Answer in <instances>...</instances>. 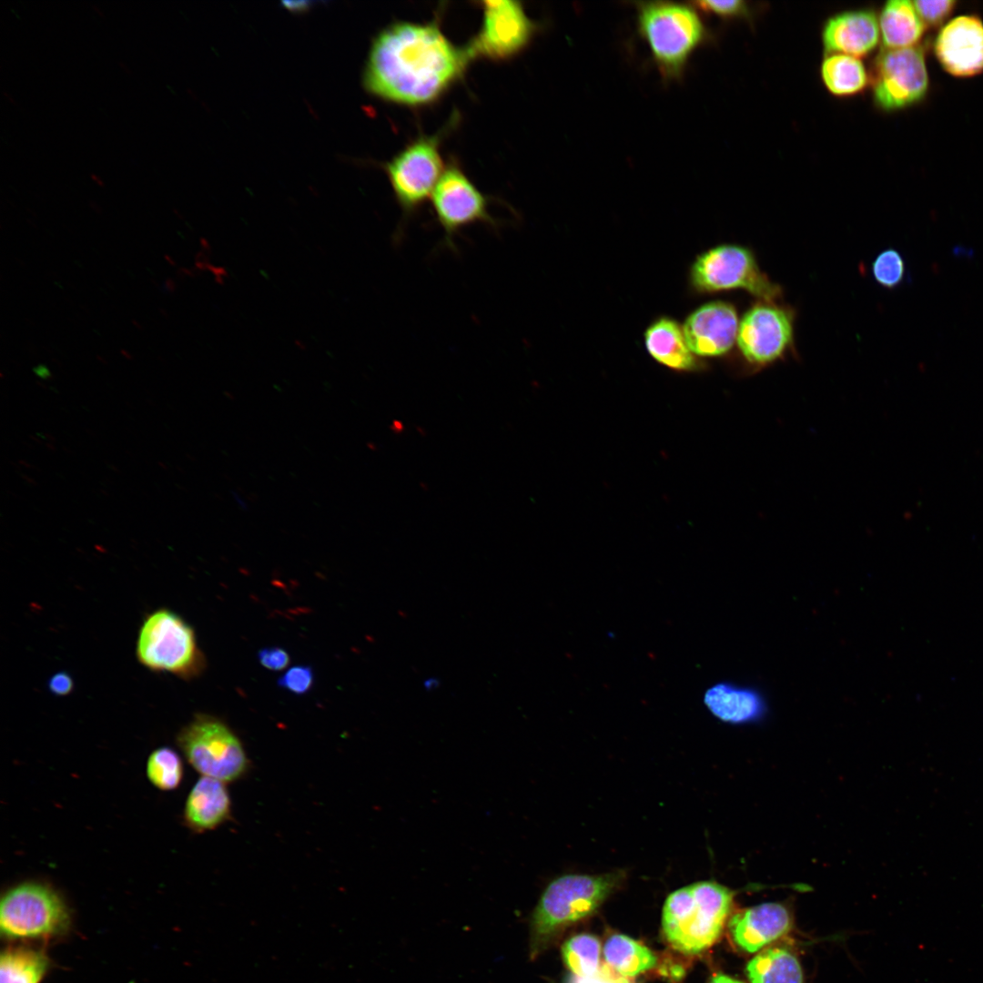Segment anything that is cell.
Masks as SVG:
<instances>
[{"label": "cell", "mask_w": 983, "mask_h": 983, "mask_svg": "<svg viewBox=\"0 0 983 983\" xmlns=\"http://www.w3.org/2000/svg\"><path fill=\"white\" fill-rule=\"evenodd\" d=\"M471 58L467 46L452 44L436 22L399 21L373 39L364 86L390 102L429 104L462 75Z\"/></svg>", "instance_id": "6da1fadb"}, {"label": "cell", "mask_w": 983, "mask_h": 983, "mask_svg": "<svg viewBox=\"0 0 983 983\" xmlns=\"http://www.w3.org/2000/svg\"><path fill=\"white\" fill-rule=\"evenodd\" d=\"M623 874H568L551 881L530 919L529 956L537 958L570 925L592 915L623 882Z\"/></svg>", "instance_id": "7a4b0ae2"}, {"label": "cell", "mask_w": 983, "mask_h": 983, "mask_svg": "<svg viewBox=\"0 0 983 983\" xmlns=\"http://www.w3.org/2000/svg\"><path fill=\"white\" fill-rule=\"evenodd\" d=\"M734 892L714 881H700L672 892L663 907L664 938L675 950L699 954L720 937Z\"/></svg>", "instance_id": "3957f363"}, {"label": "cell", "mask_w": 983, "mask_h": 983, "mask_svg": "<svg viewBox=\"0 0 983 983\" xmlns=\"http://www.w3.org/2000/svg\"><path fill=\"white\" fill-rule=\"evenodd\" d=\"M636 29L665 81L682 78L693 54L708 37L698 10L690 3H634Z\"/></svg>", "instance_id": "277c9868"}, {"label": "cell", "mask_w": 983, "mask_h": 983, "mask_svg": "<svg viewBox=\"0 0 983 983\" xmlns=\"http://www.w3.org/2000/svg\"><path fill=\"white\" fill-rule=\"evenodd\" d=\"M69 909L58 892L35 881L20 883L2 897L0 929L9 940H49L66 935Z\"/></svg>", "instance_id": "5b68a950"}, {"label": "cell", "mask_w": 983, "mask_h": 983, "mask_svg": "<svg viewBox=\"0 0 983 983\" xmlns=\"http://www.w3.org/2000/svg\"><path fill=\"white\" fill-rule=\"evenodd\" d=\"M136 652L138 662L154 672L188 679L204 668V656L193 628L167 608L157 609L145 618Z\"/></svg>", "instance_id": "8992f818"}, {"label": "cell", "mask_w": 983, "mask_h": 983, "mask_svg": "<svg viewBox=\"0 0 983 983\" xmlns=\"http://www.w3.org/2000/svg\"><path fill=\"white\" fill-rule=\"evenodd\" d=\"M177 742L187 762L202 776L232 783L242 778L250 766L238 736L217 717L195 715L180 730Z\"/></svg>", "instance_id": "52a82bcc"}, {"label": "cell", "mask_w": 983, "mask_h": 983, "mask_svg": "<svg viewBox=\"0 0 983 983\" xmlns=\"http://www.w3.org/2000/svg\"><path fill=\"white\" fill-rule=\"evenodd\" d=\"M691 277L700 291L716 292L742 289L760 300L775 301L781 288L760 269L751 249L725 244L708 249L697 257Z\"/></svg>", "instance_id": "ba28073f"}, {"label": "cell", "mask_w": 983, "mask_h": 983, "mask_svg": "<svg viewBox=\"0 0 983 983\" xmlns=\"http://www.w3.org/2000/svg\"><path fill=\"white\" fill-rule=\"evenodd\" d=\"M444 168L437 136L417 138L387 164L389 180L402 211L400 235L405 222L431 196Z\"/></svg>", "instance_id": "9c48e42d"}, {"label": "cell", "mask_w": 983, "mask_h": 983, "mask_svg": "<svg viewBox=\"0 0 983 983\" xmlns=\"http://www.w3.org/2000/svg\"><path fill=\"white\" fill-rule=\"evenodd\" d=\"M928 89L924 50L919 46L886 49L875 63L873 92L883 110H898L921 101Z\"/></svg>", "instance_id": "30bf717a"}, {"label": "cell", "mask_w": 983, "mask_h": 983, "mask_svg": "<svg viewBox=\"0 0 983 983\" xmlns=\"http://www.w3.org/2000/svg\"><path fill=\"white\" fill-rule=\"evenodd\" d=\"M431 198L444 241L451 248L454 238L467 227L476 223L498 227L489 212L487 198L457 166L444 168Z\"/></svg>", "instance_id": "8fae6325"}, {"label": "cell", "mask_w": 983, "mask_h": 983, "mask_svg": "<svg viewBox=\"0 0 983 983\" xmlns=\"http://www.w3.org/2000/svg\"><path fill=\"white\" fill-rule=\"evenodd\" d=\"M481 6V29L467 45L472 58H508L522 50L538 29L519 1L485 0Z\"/></svg>", "instance_id": "7c38bea8"}, {"label": "cell", "mask_w": 983, "mask_h": 983, "mask_svg": "<svg viewBox=\"0 0 983 983\" xmlns=\"http://www.w3.org/2000/svg\"><path fill=\"white\" fill-rule=\"evenodd\" d=\"M793 313L774 301L759 300L739 322L737 345L742 355L756 365L781 357L793 342Z\"/></svg>", "instance_id": "4fadbf2b"}, {"label": "cell", "mask_w": 983, "mask_h": 983, "mask_svg": "<svg viewBox=\"0 0 983 983\" xmlns=\"http://www.w3.org/2000/svg\"><path fill=\"white\" fill-rule=\"evenodd\" d=\"M934 52L944 70L954 76L983 73V22L976 15L952 19L937 35Z\"/></svg>", "instance_id": "5bb4252c"}, {"label": "cell", "mask_w": 983, "mask_h": 983, "mask_svg": "<svg viewBox=\"0 0 983 983\" xmlns=\"http://www.w3.org/2000/svg\"><path fill=\"white\" fill-rule=\"evenodd\" d=\"M738 327L735 307L717 300L706 303L691 313L683 331L694 354L715 357L730 350L737 338Z\"/></svg>", "instance_id": "9a60e30c"}, {"label": "cell", "mask_w": 983, "mask_h": 983, "mask_svg": "<svg viewBox=\"0 0 983 983\" xmlns=\"http://www.w3.org/2000/svg\"><path fill=\"white\" fill-rule=\"evenodd\" d=\"M792 927V917L783 904L762 903L745 908L732 917L729 930L735 945L747 953L760 951L786 935Z\"/></svg>", "instance_id": "2e32d148"}, {"label": "cell", "mask_w": 983, "mask_h": 983, "mask_svg": "<svg viewBox=\"0 0 983 983\" xmlns=\"http://www.w3.org/2000/svg\"><path fill=\"white\" fill-rule=\"evenodd\" d=\"M878 19L870 10L846 11L830 17L824 25L822 38L828 54L861 57L878 45Z\"/></svg>", "instance_id": "e0dca14e"}, {"label": "cell", "mask_w": 983, "mask_h": 983, "mask_svg": "<svg viewBox=\"0 0 983 983\" xmlns=\"http://www.w3.org/2000/svg\"><path fill=\"white\" fill-rule=\"evenodd\" d=\"M219 780L201 776L186 800L184 821L194 832L203 833L218 828L231 818V800Z\"/></svg>", "instance_id": "ac0fdd59"}, {"label": "cell", "mask_w": 983, "mask_h": 983, "mask_svg": "<svg viewBox=\"0 0 983 983\" xmlns=\"http://www.w3.org/2000/svg\"><path fill=\"white\" fill-rule=\"evenodd\" d=\"M704 703L718 719L730 724H746L764 716L766 704L756 689L720 682L710 686L704 693Z\"/></svg>", "instance_id": "d6986e66"}, {"label": "cell", "mask_w": 983, "mask_h": 983, "mask_svg": "<svg viewBox=\"0 0 983 983\" xmlns=\"http://www.w3.org/2000/svg\"><path fill=\"white\" fill-rule=\"evenodd\" d=\"M878 25L886 49L917 46L926 28L913 2L907 0L887 2L881 10Z\"/></svg>", "instance_id": "ffe728a7"}, {"label": "cell", "mask_w": 983, "mask_h": 983, "mask_svg": "<svg viewBox=\"0 0 983 983\" xmlns=\"http://www.w3.org/2000/svg\"><path fill=\"white\" fill-rule=\"evenodd\" d=\"M645 346L658 362L675 370H691L695 366L684 331L670 319L654 322L644 335Z\"/></svg>", "instance_id": "44dd1931"}, {"label": "cell", "mask_w": 983, "mask_h": 983, "mask_svg": "<svg viewBox=\"0 0 983 983\" xmlns=\"http://www.w3.org/2000/svg\"><path fill=\"white\" fill-rule=\"evenodd\" d=\"M745 971L751 983H804L797 958L783 948L761 951L749 960Z\"/></svg>", "instance_id": "7402d4cb"}, {"label": "cell", "mask_w": 983, "mask_h": 983, "mask_svg": "<svg viewBox=\"0 0 983 983\" xmlns=\"http://www.w3.org/2000/svg\"><path fill=\"white\" fill-rule=\"evenodd\" d=\"M821 76L827 90L837 96L856 95L865 89L869 81L862 61L843 54H828L825 57Z\"/></svg>", "instance_id": "603a6c76"}, {"label": "cell", "mask_w": 983, "mask_h": 983, "mask_svg": "<svg viewBox=\"0 0 983 983\" xmlns=\"http://www.w3.org/2000/svg\"><path fill=\"white\" fill-rule=\"evenodd\" d=\"M606 964L620 974L633 978L657 964L654 953L644 944L622 934H613L603 946Z\"/></svg>", "instance_id": "cb8c5ba5"}, {"label": "cell", "mask_w": 983, "mask_h": 983, "mask_svg": "<svg viewBox=\"0 0 983 983\" xmlns=\"http://www.w3.org/2000/svg\"><path fill=\"white\" fill-rule=\"evenodd\" d=\"M49 965L42 949L9 947L1 954L0 983H40Z\"/></svg>", "instance_id": "d4e9b609"}, {"label": "cell", "mask_w": 983, "mask_h": 983, "mask_svg": "<svg viewBox=\"0 0 983 983\" xmlns=\"http://www.w3.org/2000/svg\"><path fill=\"white\" fill-rule=\"evenodd\" d=\"M601 945L591 934H578L566 940L562 947V957L566 967L576 977L593 974L601 966Z\"/></svg>", "instance_id": "484cf974"}, {"label": "cell", "mask_w": 983, "mask_h": 983, "mask_svg": "<svg viewBox=\"0 0 983 983\" xmlns=\"http://www.w3.org/2000/svg\"><path fill=\"white\" fill-rule=\"evenodd\" d=\"M183 763L170 747L153 751L147 763V775L152 785L161 790L177 788L183 778Z\"/></svg>", "instance_id": "4316f807"}, {"label": "cell", "mask_w": 983, "mask_h": 983, "mask_svg": "<svg viewBox=\"0 0 983 983\" xmlns=\"http://www.w3.org/2000/svg\"><path fill=\"white\" fill-rule=\"evenodd\" d=\"M905 271L904 259L895 248L883 250L872 263L874 279L887 289H895L900 285L904 279Z\"/></svg>", "instance_id": "83f0119b"}, {"label": "cell", "mask_w": 983, "mask_h": 983, "mask_svg": "<svg viewBox=\"0 0 983 983\" xmlns=\"http://www.w3.org/2000/svg\"><path fill=\"white\" fill-rule=\"evenodd\" d=\"M913 5L925 25H941L955 8L956 2L951 0L914 1Z\"/></svg>", "instance_id": "f1b7e54d"}, {"label": "cell", "mask_w": 983, "mask_h": 983, "mask_svg": "<svg viewBox=\"0 0 983 983\" xmlns=\"http://www.w3.org/2000/svg\"><path fill=\"white\" fill-rule=\"evenodd\" d=\"M313 684V670L308 665L293 666L278 680L279 686L295 694L308 693L312 688Z\"/></svg>", "instance_id": "f546056e"}, {"label": "cell", "mask_w": 983, "mask_h": 983, "mask_svg": "<svg viewBox=\"0 0 983 983\" xmlns=\"http://www.w3.org/2000/svg\"><path fill=\"white\" fill-rule=\"evenodd\" d=\"M691 4L700 11L714 15L721 18H735L747 14L745 2L734 1H695Z\"/></svg>", "instance_id": "4dcf8cb0"}, {"label": "cell", "mask_w": 983, "mask_h": 983, "mask_svg": "<svg viewBox=\"0 0 983 983\" xmlns=\"http://www.w3.org/2000/svg\"><path fill=\"white\" fill-rule=\"evenodd\" d=\"M567 983H633L632 978L623 976L610 967L608 964H601L600 968L587 977H576L573 975Z\"/></svg>", "instance_id": "1f68e13d"}, {"label": "cell", "mask_w": 983, "mask_h": 983, "mask_svg": "<svg viewBox=\"0 0 983 983\" xmlns=\"http://www.w3.org/2000/svg\"><path fill=\"white\" fill-rule=\"evenodd\" d=\"M258 658L265 668L272 671L283 670L290 661L289 654L280 647L263 648L259 650Z\"/></svg>", "instance_id": "d6a6232c"}, {"label": "cell", "mask_w": 983, "mask_h": 983, "mask_svg": "<svg viewBox=\"0 0 983 983\" xmlns=\"http://www.w3.org/2000/svg\"><path fill=\"white\" fill-rule=\"evenodd\" d=\"M73 688V679L66 672H57L48 681V689L56 695H66L72 692Z\"/></svg>", "instance_id": "836d02e7"}, {"label": "cell", "mask_w": 983, "mask_h": 983, "mask_svg": "<svg viewBox=\"0 0 983 983\" xmlns=\"http://www.w3.org/2000/svg\"><path fill=\"white\" fill-rule=\"evenodd\" d=\"M708 983H744L738 979L724 974H718L711 978Z\"/></svg>", "instance_id": "e575fe53"}, {"label": "cell", "mask_w": 983, "mask_h": 983, "mask_svg": "<svg viewBox=\"0 0 983 983\" xmlns=\"http://www.w3.org/2000/svg\"><path fill=\"white\" fill-rule=\"evenodd\" d=\"M34 371L37 376H39V377H41L43 379H47V378H49L51 376V374H50L49 370H47V368L46 366H43V365H38L35 368H34Z\"/></svg>", "instance_id": "d590c367"}, {"label": "cell", "mask_w": 983, "mask_h": 983, "mask_svg": "<svg viewBox=\"0 0 983 983\" xmlns=\"http://www.w3.org/2000/svg\"><path fill=\"white\" fill-rule=\"evenodd\" d=\"M118 66L126 74H128V75L131 74V69L129 68V66L127 65L126 62L120 60V61H118Z\"/></svg>", "instance_id": "8d00e7d4"}, {"label": "cell", "mask_w": 983, "mask_h": 983, "mask_svg": "<svg viewBox=\"0 0 983 983\" xmlns=\"http://www.w3.org/2000/svg\"><path fill=\"white\" fill-rule=\"evenodd\" d=\"M90 177L98 186H100V187L104 186L103 180L97 175H96L94 173H90Z\"/></svg>", "instance_id": "74e56055"}, {"label": "cell", "mask_w": 983, "mask_h": 983, "mask_svg": "<svg viewBox=\"0 0 983 983\" xmlns=\"http://www.w3.org/2000/svg\"><path fill=\"white\" fill-rule=\"evenodd\" d=\"M91 8H92V9H93V10H94V11H95V12H96V14H97V15H98L99 16H101V17H105V13H104L103 9H102V8H101L100 6H98L97 5H94V4H92V5H91Z\"/></svg>", "instance_id": "f35d334b"}, {"label": "cell", "mask_w": 983, "mask_h": 983, "mask_svg": "<svg viewBox=\"0 0 983 983\" xmlns=\"http://www.w3.org/2000/svg\"><path fill=\"white\" fill-rule=\"evenodd\" d=\"M2 94L8 100L9 103L14 104V105L16 104L15 99L8 92H6L5 90H3Z\"/></svg>", "instance_id": "ab89813d"}]
</instances>
